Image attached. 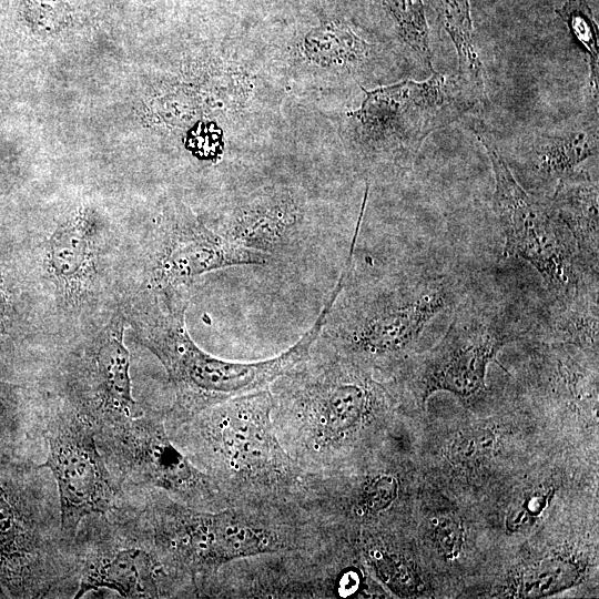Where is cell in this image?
<instances>
[{
  "instance_id": "obj_27",
  "label": "cell",
  "mask_w": 599,
  "mask_h": 599,
  "mask_svg": "<svg viewBox=\"0 0 599 599\" xmlns=\"http://www.w3.org/2000/svg\"><path fill=\"white\" fill-rule=\"evenodd\" d=\"M435 538L447 559L456 558L463 545V527L454 517L443 518L436 526Z\"/></svg>"
},
{
  "instance_id": "obj_22",
  "label": "cell",
  "mask_w": 599,
  "mask_h": 599,
  "mask_svg": "<svg viewBox=\"0 0 599 599\" xmlns=\"http://www.w3.org/2000/svg\"><path fill=\"white\" fill-rule=\"evenodd\" d=\"M395 22L397 33L418 61L433 70L429 29L423 0H382Z\"/></svg>"
},
{
  "instance_id": "obj_17",
  "label": "cell",
  "mask_w": 599,
  "mask_h": 599,
  "mask_svg": "<svg viewBox=\"0 0 599 599\" xmlns=\"http://www.w3.org/2000/svg\"><path fill=\"white\" fill-rule=\"evenodd\" d=\"M99 227L92 214L81 211L62 222L50 235L45 266L57 292L65 301L84 297L98 276Z\"/></svg>"
},
{
  "instance_id": "obj_2",
  "label": "cell",
  "mask_w": 599,
  "mask_h": 599,
  "mask_svg": "<svg viewBox=\"0 0 599 599\" xmlns=\"http://www.w3.org/2000/svg\"><path fill=\"white\" fill-rule=\"evenodd\" d=\"M0 583L23 598H73L78 590L55 481L32 460H0Z\"/></svg>"
},
{
  "instance_id": "obj_28",
  "label": "cell",
  "mask_w": 599,
  "mask_h": 599,
  "mask_svg": "<svg viewBox=\"0 0 599 599\" xmlns=\"http://www.w3.org/2000/svg\"><path fill=\"white\" fill-rule=\"evenodd\" d=\"M488 434L464 435L454 445V456L461 461H471L486 455L491 448Z\"/></svg>"
},
{
  "instance_id": "obj_23",
  "label": "cell",
  "mask_w": 599,
  "mask_h": 599,
  "mask_svg": "<svg viewBox=\"0 0 599 599\" xmlns=\"http://www.w3.org/2000/svg\"><path fill=\"white\" fill-rule=\"evenodd\" d=\"M556 13L583 45L588 54L589 89L592 103L598 104L599 54L598 28L587 0H568Z\"/></svg>"
},
{
  "instance_id": "obj_4",
  "label": "cell",
  "mask_w": 599,
  "mask_h": 599,
  "mask_svg": "<svg viewBox=\"0 0 599 599\" xmlns=\"http://www.w3.org/2000/svg\"><path fill=\"white\" fill-rule=\"evenodd\" d=\"M272 410L267 388L212 405L166 429L174 432L169 435L176 447L219 487L235 479L270 485L291 470L273 428Z\"/></svg>"
},
{
  "instance_id": "obj_19",
  "label": "cell",
  "mask_w": 599,
  "mask_h": 599,
  "mask_svg": "<svg viewBox=\"0 0 599 599\" xmlns=\"http://www.w3.org/2000/svg\"><path fill=\"white\" fill-rule=\"evenodd\" d=\"M598 319V288H593L569 300H552L537 313L531 333L597 351Z\"/></svg>"
},
{
  "instance_id": "obj_3",
  "label": "cell",
  "mask_w": 599,
  "mask_h": 599,
  "mask_svg": "<svg viewBox=\"0 0 599 599\" xmlns=\"http://www.w3.org/2000/svg\"><path fill=\"white\" fill-rule=\"evenodd\" d=\"M469 283L460 273L413 267L356 286L332 305L319 337L349 358L402 355L443 311L454 308Z\"/></svg>"
},
{
  "instance_id": "obj_21",
  "label": "cell",
  "mask_w": 599,
  "mask_h": 599,
  "mask_svg": "<svg viewBox=\"0 0 599 599\" xmlns=\"http://www.w3.org/2000/svg\"><path fill=\"white\" fill-rule=\"evenodd\" d=\"M303 51L317 64L351 71L368 62L373 45L346 24L328 23L306 35Z\"/></svg>"
},
{
  "instance_id": "obj_13",
  "label": "cell",
  "mask_w": 599,
  "mask_h": 599,
  "mask_svg": "<svg viewBox=\"0 0 599 599\" xmlns=\"http://www.w3.org/2000/svg\"><path fill=\"white\" fill-rule=\"evenodd\" d=\"M270 261L264 254L236 246L190 213L179 211L165 217L154 235L150 286L152 291L187 287L205 273Z\"/></svg>"
},
{
  "instance_id": "obj_7",
  "label": "cell",
  "mask_w": 599,
  "mask_h": 599,
  "mask_svg": "<svg viewBox=\"0 0 599 599\" xmlns=\"http://www.w3.org/2000/svg\"><path fill=\"white\" fill-rule=\"evenodd\" d=\"M352 112L364 149L399 166L410 165L426 138L468 113L480 101L459 79L433 71L424 81L406 79L366 91Z\"/></svg>"
},
{
  "instance_id": "obj_18",
  "label": "cell",
  "mask_w": 599,
  "mask_h": 599,
  "mask_svg": "<svg viewBox=\"0 0 599 599\" xmlns=\"http://www.w3.org/2000/svg\"><path fill=\"white\" fill-rule=\"evenodd\" d=\"M549 199L571 233L583 266L598 276L597 181L585 170H577L556 184Z\"/></svg>"
},
{
  "instance_id": "obj_5",
  "label": "cell",
  "mask_w": 599,
  "mask_h": 599,
  "mask_svg": "<svg viewBox=\"0 0 599 599\" xmlns=\"http://www.w3.org/2000/svg\"><path fill=\"white\" fill-rule=\"evenodd\" d=\"M474 133L487 152L495 179L493 210L505 237L501 258L521 257L540 274L554 301L598 288V276L583 266L575 240L550 199L527 192L514 176L493 135L476 123Z\"/></svg>"
},
{
  "instance_id": "obj_10",
  "label": "cell",
  "mask_w": 599,
  "mask_h": 599,
  "mask_svg": "<svg viewBox=\"0 0 599 599\" xmlns=\"http://www.w3.org/2000/svg\"><path fill=\"white\" fill-rule=\"evenodd\" d=\"M274 384L273 405L298 425L307 446L323 451L356 429L380 397L376 385L337 352L319 361L308 355Z\"/></svg>"
},
{
  "instance_id": "obj_30",
  "label": "cell",
  "mask_w": 599,
  "mask_h": 599,
  "mask_svg": "<svg viewBox=\"0 0 599 599\" xmlns=\"http://www.w3.org/2000/svg\"><path fill=\"white\" fill-rule=\"evenodd\" d=\"M2 597H7V596H6V591H4L3 587H2V585L0 583V598H2Z\"/></svg>"
},
{
  "instance_id": "obj_12",
  "label": "cell",
  "mask_w": 599,
  "mask_h": 599,
  "mask_svg": "<svg viewBox=\"0 0 599 599\" xmlns=\"http://www.w3.org/2000/svg\"><path fill=\"white\" fill-rule=\"evenodd\" d=\"M126 317L121 312L64 356L55 373V390L97 433L141 416L132 395L130 353L124 343Z\"/></svg>"
},
{
  "instance_id": "obj_29",
  "label": "cell",
  "mask_w": 599,
  "mask_h": 599,
  "mask_svg": "<svg viewBox=\"0 0 599 599\" xmlns=\"http://www.w3.org/2000/svg\"><path fill=\"white\" fill-rule=\"evenodd\" d=\"M9 317V300L4 288V280L0 270V338L6 333Z\"/></svg>"
},
{
  "instance_id": "obj_20",
  "label": "cell",
  "mask_w": 599,
  "mask_h": 599,
  "mask_svg": "<svg viewBox=\"0 0 599 599\" xmlns=\"http://www.w3.org/2000/svg\"><path fill=\"white\" fill-rule=\"evenodd\" d=\"M433 6L455 45L458 79L481 100L485 97L483 64L474 43L469 0H433Z\"/></svg>"
},
{
  "instance_id": "obj_15",
  "label": "cell",
  "mask_w": 599,
  "mask_h": 599,
  "mask_svg": "<svg viewBox=\"0 0 599 599\" xmlns=\"http://www.w3.org/2000/svg\"><path fill=\"white\" fill-rule=\"evenodd\" d=\"M598 155V111L562 129L535 133L516 156L521 179L536 187L552 186L575 173L578 166Z\"/></svg>"
},
{
  "instance_id": "obj_1",
  "label": "cell",
  "mask_w": 599,
  "mask_h": 599,
  "mask_svg": "<svg viewBox=\"0 0 599 599\" xmlns=\"http://www.w3.org/2000/svg\"><path fill=\"white\" fill-rule=\"evenodd\" d=\"M338 293L333 291L314 324L290 348L257 362H233L203 351L185 324L187 287L151 291L126 317L138 341L163 365L174 393L165 424L181 423L232 397L267 389L314 348Z\"/></svg>"
},
{
  "instance_id": "obj_26",
  "label": "cell",
  "mask_w": 599,
  "mask_h": 599,
  "mask_svg": "<svg viewBox=\"0 0 599 599\" xmlns=\"http://www.w3.org/2000/svg\"><path fill=\"white\" fill-rule=\"evenodd\" d=\"M397 493L398 485L393 476H379L366 487L363 506L370 512L384 510L395 500Z\"/></svg>"
},
{
  "instance_id": "obj_24",
  "label": "cell",
  "mask_w": 599,
  "mask_h": 599,
  "mask_svg": "<svg viewBox=\"0 0 599 599\" xmlns=\"http://www.w3.org/2000/svg\"><path fill=\"white\" fill-rule=\"evenodd\" d=\"M577 579L578 569L571 561L546 560L522 573L518 592L525 598H541L571 587Z\"/></svg>"
},
{
  "instance_id": "obj_11",
  "label": "cell",
  "mask_w": 599,
  "mask_h": 599,
  "mask_svg": "<svg viewBox=\"0 0 599 599\" xmlns=\"http://www.w3.org/2000/svg\"><path fill=\"white\" fill-rule=\"evenodd\" d=\"M42 463L55 481L64 538L73 545L78 527L89 515H106L123 500L97 445L95 432L68 403L48 394L42 408Z\"/></svg>"
},
{
  "instance_id": "obj_9",
  "label": "cell",
  "mask_w": 599,
  "mask_h": 599,
  "mask_svg": "<svg viewBox=\"0 0 599 599\" xmlns=\"http://www.w3.org/2000/svg\"><path fill=\"white\" fill-rule=\"evenodd\" d=\"M73 544L79 575L74 599L100 589L123 598H166L185 591L123 500L106 515L84 517Z\"/></svg>"
},
{
  "instance_id": "obj_25",
  "label": "cell",
  "mask_w": 599,
  "mask_h": 599,
  "mask_svg": "<svg viewBox=\"0 0 599 599\" xmlns=\"http://www.w3.org/2000/svg\"><path fill=\"white\" fill-rule=\"evenodd\" d=\"M20 12L30 27L48 30L67 20L69 6L68 0H21Z\"/></svg>"
},
{
  "instance_id": "obj_16",
  "label": "cell",
  "mask_w": 599,
  "mask_h": 599,
  "mask_svg": "<svg viewBox=\"0 0 599 599\" xmlns=\"http://www.w3.org/2000/svg\"><path fill=\"white\" fill-rule=\"evenodd\" d=\"M193 558L205 578L232 560L276 549L274 531L232 510H197L190 530Z\"/></svg>"
},
{
  "instance_id": "obj_14",
  "label": "cell",
  "mask_w": 599,
  "mask_h": 599,
  "mask_svg": "<svg viewBox=\"0 0 599 599\" xmlns=\"http://www.w3.org/2000/svg\"><path fill=\"white\" fill-rule=\"evenodd\" d=\"M304 220L300 193L268 187L235 206L217 231L236 246L272 260L296 241Z\"/></svg>"
},
{
  "instance_id": "obj_8",
  "label": "cell",
  "mask_w": 599,
  "mask_h": 599,
  "mask_svg": "<svg viewBox=\"0 0 599 599\" xmlns=\"http://www.w3.org/2000/svg\"><path fill=\"white\" fill-rule=\"evenodd\" d=\"M97 445L122 490L155 489L201 510H217L221 489L172 441L165 413L144 408L131 420L95 433Z\"/></svg>"
},
{
  "instance_id": "obj_6",
  "label": "cell",
  "mask_w": 599,
  "mask_h": 599,
  "mask_svg": "<svg viewBox=\"0 0 599 599\" xmlns=\"http://www.w3.org/2000/svg\"><path fill=\"white\" fill-rule=\"evenodd\" d=\"M537 313L495 285L468 288L453 308L443 341L423 364L424 393H480L488 363L505 344L531 333Z\"/></svg>"
}]
</instances>
